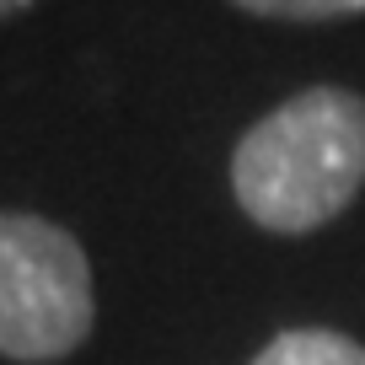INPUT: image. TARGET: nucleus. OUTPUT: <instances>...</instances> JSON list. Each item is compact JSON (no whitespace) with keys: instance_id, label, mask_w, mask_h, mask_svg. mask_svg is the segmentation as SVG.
<instances>
[{"instance_id":"obj_1","label":"nucleus","mask_w":365,"mask_h":365,"mask_svg":"<svg viewBox=\"0 0 365 365\" xmlns=\"http://www.w3.org/2000/svg\"><path fill=\"white\" fill-rule=\"evenodd\" d=\"M365 188V97L307 86L242 135L231 194L242 215L279 237H307Z\"/></svg>"},{"instance_id":"obj_4","label":"nucleus","mask_w":365,"mask_h":365,"mask_svg":"<svg viewBox=\"0 0 365 365\" xmlns=\"http://www.w3.org/2000/svg\"><path fill=\"white\" fill-rule=\"evenodd\" d=\"M252 16H285V22H339V16H360L365 0H231Z\"/></svg>"},{"instance_id":"obj_5","label":"nucleus","mask_w":365,"mask_h":365,"mask_svg":"<svg viewBox=\"0 0 365 365\" xmlns=\"http://www.w3.org/2000/svg\"><path fill=\"white\" fill-rule=\"evenodd\" d=\"M33 0H0V16H16V11H27Z\"/></svg>"},{"instance_id":"obj_3","label":"nucleus","mask_w":365,"mask_h":365,"mask_svg":"<svg viewBox=\"0 0 365 365\" xmlns=\"http://www.w3.org/2000/svg\"><path fill=\"white\" fill-rule=\"evenodd\" d=\"M252 365H365V349L349 339V333H333V328H290V333H274Z\"/></svg>"},{"instance_id":"obj_2","label":"nucleus","mask_w":365,"mask_h":365,"mask_svg":"<svg viewBox=\"0 0 365 365\" xmlns=\"http://www.w3.org/2000/svg\"><path fill=\"white\" fill-rule=\"evenodd\" d=\"M97 322L91 263L65 226L0 210V354L22 365L65 360Z\"/></svg>"}]
</instances>
